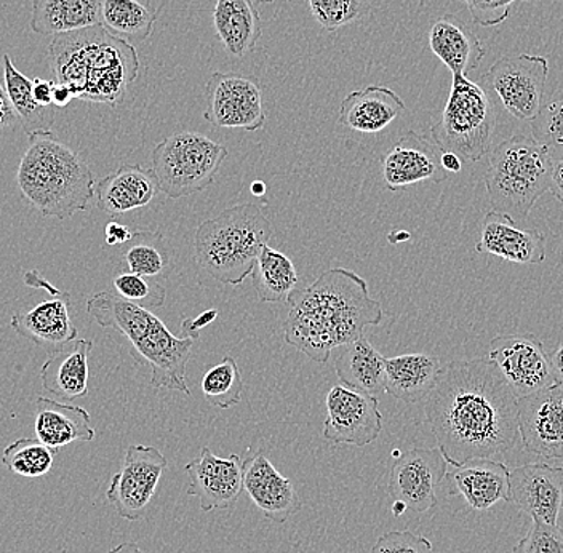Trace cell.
I'll return each instance as SVG.
<instances>
[{
	"instance_id": "obj_1",
	"label": "cell",
	"mask_w": 563,
	"mask_h": 553,
	"mask_svg": "<svg viewBox=\"0 0 563 553\" xmlns=\"http://www.w3.org/2000/svg\"><path fill=\"white\" fill-rule=\"evenodd\" d=\"M519 397L488 358L443 366L426 398V422L449 466L492 460L519 439Z\"/></svg>"
},
{
	"instance_id": "obj_2",
	"label": "cell",
	"mask_w": 563,
	"mask_h": 553,
	"mask_svg": "<svg viewBox=\"0 0 563 553\" xmlns=\"http://www.w3.org/2000/svg\"><path fill=\"white\" fill-rule=\"evenodd\" d=\"M288 302L285 343L319 364H327L334 349L354 343L367 327L383 320L382 305L369 296L367 280L343 267L325 270L302 290L297 288Z\"/></svg>"
},
{
	"instance_id": "obj_3",
	"label": "cell",
	"mask_w": 563,
	"mask_h": 553,
	"mask_svg": "<svg viewBox=\"0 0 563 553\" xmlns=\"http://www.w3.org/2000/svg\"><path fill=\"white\" fill-rule=\"evenodd\" d=\"M55 82L77 100L118 104L139 79L140 59L126 38L100 26L55 35L47 48Z\"/></svg>"
},
{
	"instance_id": "obj_4",
	"label": "cell",
	"mask_w": 563,
	"mask_h": 553,
	"mask_svg": "<svg viewBox=\"0 0 563 553\" xmlns=\"http://www.w3.org/2000/svg\"><path fill=\"white\" fill-rule=\"evenodd\" d=\"M87 312L98 325L118 331L129 341L136 364L151 368L154 389L191 396L186 383V368L191 361L194 338H176L150 309L111 291L90 296Z\"/></svg>"
},
{
	"instance_id": "obj_5",
	"label": "cell",
	"mask_w": 563,
	"mask_h": 553,
	"mask_svg": "<svg viewBox=\"0 0 563 553\" xmlns=\"http://www.w3.org/2000/svg\"><path fill=\"white\" fill-rule=\"evenodd\" d=\"M23 199L42 217L68 220L88 210L95 197V176L68 144L52 132L27 136V150L16 170Z\"/></svg>"
},
{
	"instance_id": "obj_6",
	"label": "cell",
	"mask_w": 563,
	"mask_h": 553,
	"mask_svg": "<svg viewBox=\"0 0 563 553\" xmlns=\"http://www.w3.org/2000/svg\"><path fill=\"white\" fill-rule=\"evenodd\" d=\"M273 234V224L262 208L253 203L228 208L197 229V263L221 284L235 287L252 276L260 253Z\"/></svg>"
},
{
	"instance_id": "obj_7",
	"label": "cell",
	"mask_w": 563,
	"mask_h": 553,
	"mask_svg": "<svg viewBox=\"0 0 563 553\" xmlns=\"http://www.w3.org/2000/svg\"><path fill=\"white\" fill-rule=\"evenodd\" d=\"M554 158L533 136H512L492 151L485 185L493 210L514 221L530 214L538 199L551 190Z\"/></svg>"
},
{
	"instance_id": "obj_8",
	"label": "cell",
	"mask_w": 563,
	"mask_h": 553,
	"mask_svg": "<svg viewBox=\"0 0 563 553\" xmlns=\"http://www.w3.org/2000/svg\"><path fill=\"white\" fill-rule=\"evenodd\" d=\"M496 112L487 91L461 74H452V90L439 122L431 126L432 141L442 153L461 161L478 162L492 146Z\"/></svg>"
},
{
	"instance_id": "obj_9",
	"label": "cell",
	"mask_w": 563,
	"mask_h": 553,
	"mask_svg": "<svg viewBox=\"0 0 563 553\" xmlns=\"http://www.w3.org/2000/svg\"><path fill=\"white\" fill-rule=\"evenodd\" d=\"M228 154L223 144L202 133H174L153 151V170L158 189L170 199L206 190L213 185Z\"/></svg>"
},
{
	"instance_id": "obj_10",
	"label": "cell",
	"mask_w": 563,
	"mask_h": 553,
	"mask_svg": "<svg viewBox=\"0 0 563 553\" xmlns=\"http://www.w3.org/2000/svg\"><path fill=\"white\" fill-rule=\"evenodd\" d=\"M549 62L544 56H503L493 63L482 82L495 91L506 111L519 121H533L543 108Z\"/></svg>"
},
{
	"instance_id": "obj_11",
	"label": "cell",
	"mask_w": 563,
	"mask_h": 553,
	"mask_svg": "<svg viewBox=\"0 0 563 553\" xmlns=\"http://www.w3.org/2000/svg\"><path fill=\"white\" fill-rule=\"evenodd\" d=\"M488 361L508 380L517 397L541 392L559 383L551 354L533 334H501L488 346Z\"/></svg>"
},
{
	"instance_id": "obj_12",
	"label": "cell",
	"mask_w": 563,
	"mask_h": 553,
	"mask_svg": "<svg viewBox=\"0 0 563 553\" xmlns=\"http://www.w3.org/2000/svg\"><path fill=\"white\" fill-rule=\"evenodd\" d=\"M167 457L154 446L130 445L121 472L112 477L106 491L108 502L119 517L129 521L143 520L153 502Z\"/></svg>"
},
{
	"instance_id": "obj_13",
	"label": "cell",
	"mask_w": 563,
	"mask_h": 553,
	"mask_svg": "<svg viewBox=\"0 0 563 553\" xmlns=\"http://www.w3.org/2000/svg\"><path fill=\"white\" fill-rule=\"evenodd\" d=\"M327 418L323 439L334 445L364 449L383 431V414L378 398L346 384H334L325 398Z\"/></svg>"
},
{
	"instance_id": "obj_14",
	"label": "cell",
	"mask_w": 563,
	"mask_h": 553,
	"mask_svg": "<svg viewBox=\"0 0 563 553\" xmlns=\"http://www.w3.org/2000/svg\"><path fill=\"white\" fill-rule=\"evenodd\" d=\"M449 463L439 449H411L394 453L387 493L408 510L424 513L438 504V489L446 478Z\"/></svg>"
},
{
	"instance_id": "obj_15",
	"label": "cell",
	"mask_w": 563,
	"mask_h": 553,
	"mask_svg": "<svg viewBox=\"0 0 563 553\" xmlns=\"http://www.w3.org/2000/svg\"><path fill=\"white\" fill-rule=\"evenodd\" d=\"M203 119L218 129L256 132L266 123L262 88L238 74L213 73L206 84Z\"/></svg>"
},
{
	"instance_id": "obj_16",
	"label": "cell",
	"mask_w": 563,
	"mask_h": 553,
	"mask_svg": "<svg viewBox=\"0 0 563 553\" xmlns=\"http://www.w3.org/2000/svg\"><path fill=\"white\" fill-rule=\"evenodd\" d=\"M24 284L27 287L45 288L51 298L38 302L27 312L15 313L10 320L12 329L35 346L62 349L74 343L77 340V329L70 320V295L53 287L37 270L26 273Z\"/></svg>"
},
{
	"instance_id": "obj_17",
	"label": "cell",
	"mask_w": 563,
	"mask_h": 553,
	"mask_svg": "<svg viewBox=\"0 0 563 553\" xmlns=\"http://www.w3.org/2000/svg\"><path fill=\"white\" fill-rule=\"evenodd\" d=\"M519 433L527 453L563 460V383L519 397Z\"/></svg>"
},
{
	"instance_id": "obj_18",
	"label": "cell",
	"mask_w": 563,
	"mask_h": 553,
	"mask_svg": "<svg viewBox=\"0 0 563 553\" xmlns=\"http://www.w3.org/2000/svg\"><path fill=\"white\" fill-rule=\"evenodd\" d=\"M244 461L239 454L221 457L203 449L199 457L186 464L185 471L191 478L188 495L199 498L202 512L235 506L244 489Z\"/></svg>"
},
{
	"instance_id": "obj_19",
	"label": "cell",
	"mask_w": 563,
	"mask_h": 553,
	"mask_svg": "<svg viewBox=\"0 0 563 553\" xmlns=\"http://www.w3.org/2000/svg\"><path fill=\"white\" fill-rule=\"evenodd\" d=\"M508 502L533 523L558 524L563 509V468L533 463L510 472Z\"/></svg>"
},
{
	"instance_id": "obj_20",
	"label": "cell",
	"mask_w": 563,
	"mask_h": 553,
	"mask_svg": "<svg viewBox=\"0 0 563 553\" xmlns=\"http://www.w3.org/2000/svg\"><path fill=\"white\" fill-rule=\"evenodd\" d=\"M440 157L442 151L434 141L410 130L383 156V181L393 192L420 183L445 181L449 174L443 170Z\"/></svg>"
},
{
	"instance_id": "obj_21",
	"label": "cell",
	"mask_w": 563,
	"mask_h": 553,
	"mask_svg": "<svg viewBox=\"0 0 563 553\" xmlns=\"http://www.w3.org/2000/svg\"><path fill=\"white\" fill-rule=\"evenodd\" d=\"M244 489L263 516L274 523H285L301 509L295 485L277 471L263 450L244 461Z\"/></svg>"
},
{
	"instance_id": "obj_22",
	"label": "cell",
	"mask_w": 563,
	"mask_h": 553,
	"mask_svg": "<svg viewBox=\"0 0 563 553\" xmlns=\"http://www.w3.org/2000/svg\"><path fill=\"white\" fill-rule=\"evenodd\" d=\"M475 252L512 264H541L545 259V235L534 228L520 229L508 214L492 210L482 220Z\"/></svg>"
},
{
	"instance_id": "obj_23",
	"label": "cell",
	"mask_w": 563,
	"mask_h": 553,
	"mask_svg": "<svg viewBox=\"0 0 563 553\" xmlns=\"http://www.w3.org/2000/svg\"><path fill=\"white\" fill-rule=\"evenodd\" d=\"M153 168L123 164L114 174L104 176L95 186L97 206L111 218L123 217L130 211L150 206L158 192Z\"/></svg>"
},
{
	"instance_id": "obj_24",
	"label": "cell",
	"mask_w": 563,
	"mask_h": 553,
	"mask_svg": "<svg viewBox=\"0 0 563 553\" xmlns=\"http://www.w3.org/2000/svg\"><path fill=\"white\" fill-rule=\"evenodd\" d=\"M405 109L402 98L393 88L368 86L341 101L338 122L351 132L375 135L404 114Z\"/></svg>"
},
{
	"instance_id": "obj_25",
	"label": "cell",
	"mask_w": 563,
	"mask_h": 553,
	"mask_svg": "<svg viewBox=\"0 0 563 553\" xmlns=\"http://www.w3.org/2000/svg\"><path fill=\"white\" fill-rule=\"evenodd\" d=\"M510 471L503 463L474 460L446 472V478L474 510H488L508 501Z\"/></svg>"
},
{
	"instance_id": "obj_26",
	"label": "cell",
	"mask_w": 563,
	"mask_h": 553,
	"mask_svg": "<svg viewBox=\"0 0 563 553\" xmlns=\"http://www.w3.org/2000/svg\"><path fill=\"white\" fill-rule=\"evenodd\" d=\"M429 47L452 74L470 76L487 55L477 35L456 16L439 18L429 31Z\"/></svg>"
},
{
	"instance_id": "obj_27",
	"label": "cell",
	"mask_w": 563,
	"mask_h": 553,
	"mask_svg": "<svg viewBox=\"0 0 563 553\" xmlns=\"http://www.w3.org/2000/svg\"><path fill=\"white\" fill-rule=\"evenodd\" d=\"M34 431L42 443L55 451L69 443L91 442L95 439L87 410L45 397L35 401Z\"/></svg>"
},
{
	"instance_id": "obj_28",
	"label": "cell",
	"mask_w": 563,
	"mask_h": 553,
	"mask_svg": "<svg viewBox=\"0 0 563 553\" xmlns=\"http://www.w3.org/2000/svg\"><path fill=\"white\" fill-rule=\"evenodd\" d=\"M91 351L93 341L90 340H76L68 346L56 349L41 369L44 389L65 401L86 397Z\"/></svg>"
},
{
	"instance_id": "obj_29",
	"label": "cell",
	"mask_w": 563,
	"mask_h": 553,
	"mask_svg": "<svg viewBox=\"0 0 563 553\" xmlns=\"http://www.w3.org/2000/svg\"><path fill=\"white\" fill-rule=\"evenodd\" d=\"M213 27L229 55H249L262 41L263 21L252 0H217Z\"/></svg>"
},
{
	"instance_id": "obj_30",
	"label": "cell",
	"mask_w": 563,
	"mask_h": 553,
	"mask_svg": "<svg viewBox=\"0 0 563 553\" xmlns=\"http://www.w3.org/2000/svg\"><path fill=\"white\" fill-rule=\"evenodd\" d=\"M104 0H34L31 30L41 35H62L100 26Z\"/></svg>"
},
{
	"instance_id": "obj_31",
	"label": "cell",
	"mask_w": 563,
	"mask_h": 553,
	"mask_svg": "<svg viewBox=\"0 0 563 553\" xmlns=\"http://www.w3.org/2000/svg\"><path fill=\"white\" fill-rule=\"evenodd\" d=\"M386 394L405 403H418L438 384L442 366L431 354H404L386 358Z\"/></svg>"
},
{
	"instance_id": "obj_32",
	"label": "cell",
	"mask_w": 563,
	"mask_h": 553,
	"mask_svg": "<svg viewBox=\"0 0 563 553\" xmlns=\"http://www.w3.org/2000/svg\"><path fill=\"white\" fill-rule=\"evenodd\" d=\"M386 358L373 347L367 336L341 347L334 372L341 383L369 396L386 392Z\"/></svg>"
},
{
	"instance_id": "obj_33",
	"label": "cell",
	"mask_w": 563,
	"mask_h": 553,
	"mask_svg": "<svg viewBox=\"0 0 563 553\" xmlns=\"http://www.w3.org/2000/svg\"><path fill=\"white\" fill-rule=\"evenodd\" d=\"M253 287L263 302H288L297 290L299 276L294 261L287 255L264 245L252 273Z\"/></svg>"
},
{
	"instance_id": "obj_34",
	"label": "cell",
	"mask_w": 563,
	"mask_h": 553,
	"mask_svg": "<svg viewBox=\"0 0 563 553\" xmlns=\"http://www.w3.org/2000/svg\"><path fill=\"white\" fill-rule=\"evenodd\" d=\"M2 59L3 69H5L7 93H9L10 103L15 109L18 121H20L26 135L51 132L53 122H55V111H53V108H45V106L35 101L33 80L27 79L23 73L16 69L12 58L7 53Z\"/></svg>"
},
{
	"instance_id": "obj_35",
	"label": "cell",
	"mask_w": 563,
	"mask_h": 553,
	"mask_svg": "<svg viewBox=\"0 0 563 553\" xmlns=\"http://www.w3.org/2000/svg\"><path fill=\"white\" fill-rule=\"evenodd\" d=\"M123 264L129 273L143 277L167 276L172 270L170 252L161 232L139 229L123 245Z\"/></svg>"
},
{
	"instance_id": "obj_36",
	"label": "cell",
	"mask_w": 563,
	"mask_h": 553,
	"mask_svg": "<svg viewBox=\"0 0 563 553\" xmlns=\"http://www.w3.org/2000/svg\"><path fill=\"white\" fill-rule=\"evenodd\" d=\"M157 21V10L140 0H104L103 26L122 38L143 42L151 37Z\"/></svg>"
},
{
	"instance_id": "obj_37",
	"label": "cell",
	"mask_w": 563,
	"mask_h": 553,
	"mask_svg": "<svg viewBox=\"0 0 563 553\" xmlns=\"http://www.w3.org/2000/svg\"><path fill=\"white\" fill-rule=\"evenodd\" d=\"M202 396L213 407L221 410L238 407L244 394V379L238 362L224 357L220 364L211 366L200 380Z\"/></svg>"
},
{
	"instance_id": "obj_38",
	"label": "cell",
	"mask_w": 563,
	"mask_h": 553,
	"mask_svg": "<svg viewBox=\"0 0 563 553\" xmlns=\"http://www.w3.org/2000/svg\"><path fill=\"white\" fill-rule=\"evenodd\" d=\"M55 453L38 439H20L3 450L2 464L18 477H44L52 471Z\"/></svg>"
},
{
	"instance_id": "obj_39",
	"label": "cell",
	"mask_w": 563,
	"mask_h": 553,
	"mask_svg": "<svg viewBox=\"0 0 563 553\" xmlns=\"http://www.w3.org/2000/svg\"><path fill=\"white\" fill-rule=\"evenodd\" d=\"M308 3L312 18L330 34L354 24L368 10V0H308Z\"/></svg>"
},
{
	"instance_id": "obj_40",
	"label": "cell",
	"mask_w": 563,
	"mask_h": 553,
	"mask_svg": "<svg viewBox=\"0 0 563 553\" xmlns=\"http://www.w3.org/2000/svg\"><path fill=\"white\" fill-rule=\"evenodd\" d=\"M531 133L554 161L563 157V93L543 104L540 114L531 121Z\"/></svg>"
},
{
	"instance_id": "obj_41",
	"label": "cell",
	"mask_w": 563,
	"mask_h": 553,
	"mask_svg": "<svg viewBox=\"0 0 563 553\" xmlns=\"http://www.w3.org/2000/svg\"><path fill=\"white\" fill-rule=\"evenodd\" d=\"M115 294L126 301L135 302L144 309L162 308L165 302V290L162 285L150 277L139 276V274L123 273L114 277Z\"/></svg>"
},
{
	"instance_id": "obj_42",
	"label": "cell",
	"mask_w": 563,
	"mask_h": 553,
	"mask_svg": "<svg viewBox=\"0 0 563 553\" xmlns=\"http://www.w3.org/2000/svg\"><path fill=\"white\" fill-rule=\"evenodd\" d=\"M512 553H563V530L558 524L533 523Z\"/></svg>"
},
{
	"instance_id": "obj_43",
	"label": "cell",
	"mask_w": 563,
	"mask_h": 553,
	"mask_svg": "<svg viewBox=\"0 0 563 553\" xmlns=\"http://www.w3.org/2000/svg\"><path fill=\"white\" fill-rule=\"evenodd\" d=\"M426 0H420L424 5ZM470 10L471 18L477 26L495 27L505 23L510 15V10L516 3L531 2V0H460Z\"/></svg>"
},
{
	"instance_id": "obj_44",
	"label": "cell",
	"mask_w": 563,
	"mask_h": 553,
	"mask_svg": "<svg viewBox=\"0 0 563 553\" xmlns=\"http://www.w3.org/2000/svg\"><path fill=\"white\" fill-rule=\"evenodd\" d=\"M369 553H434L431 541L411 531H390L383 534Z\"/></svg>"
},
{
	"instance_id": "obj_45",
	"label": "cell",
	"mask_w": 563,
	"mask_h": 553,
	"mask_svg": "<svg viewBox=\"0 0 563 553\" xmlns=\"http://www.w3.org/2000/svg\"><path fill=\"white\" fill-rule=\"evenodd\" d=\"M20 123L15 109L10 103L9 93L5 86V69L0 65V132L3 130H12Z\"/></svg>"
},
{
	"instance_id": "obj_46",
	"label": "cell",
	"mask_w": 563,
	"mask_h": 553,
	"mask_svg": "<svg viewBox=\"0 0 563 553\" xmlns=\"http://www.w3.org/2000/svg\"><path fill=\"white\" fill-rule=\"evenodd\" d=\"M217 309H209V311L200 313V316L197 317V319L183 320V336L194 338V340L196 341L199 340L200 330L206 329V327H209L211 322H214V320H217Z\"/></svg>"
},
{
	"instance_id": "obj_47",
	"label": "cell",
	"mask_w": 563,
	"mask_h": 553,
	"mask_svg": "<svg viewBox=\"0 0 563 553\" xmlns=\"http://www.w3.org/2000/svg\"><path fill=\"white\" fill-rule=\"evenodd\" d=\"M53 88H55V80H45L41 77H35L33 80V93L35 101L45 108H55L53 106Z\"/></svg>"
},
{
	"instance_id": "obj_48",
	"label": "cell",
	"mask_w": 563,
	"mask_h": 553,
	"mask_svg": "<svg viewBox=\"0 0 563 553\" xmlns=\"http://www.w3.org/2000/svg\"><path fill=\"white\" fill-rule=\"evenodd\" d=\"M104 235L108 245H125L132 239L133 232L126 225L111 221V223L106 224Z\"/></svg>"
},
{
	"instance_id": "obj_49",
	"label": "cell",
	"mask_w": 563,
	"mask_h": 553,
	"mask_svg": "<svg viewBox=\"0 0 563 553\" xmlns=\"http://www.w3.org/2000/svg\"><path fill=\"white\" fill-rule=\"evenodd\" d=\"M551 193L563 203V157L554 161L552 168Z\"/></svg>"
},
{
	"instance_id": "obj_50",
	"label": "cell",
	"mask_w": 563,
	"mask_h": 553,
	"mask_svg": "<svg viewBox=\"0 0 563 553\" xmlns=\"http://www.w3.org/2000/svg\"><path fill=\"white\" fill-rule=\"evenodd\" d=\"M74 98L76 97L70 88L55 82V88H53V106L55 108H66Z\"/></svg>"
},
{
	"instance_id": "obj_51",
	"label": "cell",
	"mask_w": 563,
	"mask_h": 553,
	"mask_svg": "<svg viewBox=\"0 0 563 553\" xmlns=\"http://www.w3.org/2000/svg\"><path fill=\"white\" fill-rule=\"evenodd\" d=\"M440 164H442L443 170L449 175L460 174V172L463 170V161H461V157L456 156L455 153H442Z\"/></svg>"
},
{
	"instance_id": "obj_52",
	"label": "cell",
	"mask_w": 563,
	"mask_h": 553,
	"mask_svg": "<svg viewBox=\"0 0 563 553\" xmlns=\"http://www.w3.org/2000/svg\"><path fill=\"white\" fill-rule=\"evenodd\" d=\"M551 358L552 365H554L555 375H558L559 380H562L563 383V343L552 352Z\"/></svg>"
},
{
	"instance_id": "obj_53",
	"label": "cell",
	"mask_w": 563,
	"mask_h": 553,
	"mask_svg": "<svg viewBox=\"0 0 563 553\" xmlns=\"http://www.w3.org/2000/svg\"><path fill=\"white\" fill-rule=\"evenodd\" d=\"M108 553H144L139 548V544L136 542H123V544L118 545V548L112 549V551H109Z\"/></svg>"
},
{
	"instance_id": "obj_54",
	"label": "cell",
	"mask_w": 563,
	"mask_h": 553,
	"mask_svg": "<svg viewBox=\"0 0 563 553\" xmlns=\"http://www.w3.org/2000/svg\"><path fill=\"white\" fill-rule=\"evenodd\" d=\"M266 183L263 181H255L252 183V186H250V192L253 193V196L256 197H263L264 193H266Z\"/></svg>"
},
{
	"instance_id": "obj_55",
	"label": "cell",
	"mask_w": 563,
	"mask_h": 553,
	"mask_svg": "<svg viewBox=\"0 0 563 553\" xmlns=\"http://www.w3.org/2000/svg\"><path fill=\"white\" fill-rule=\"evenodd\" d=\"M407 506H405V504L402 501H394V506H393V512H394V516L396 517H400V516H404L405 512H407Z\"/></svg>"
},
{
	"instance_id": "obj_56",
	"label": "cell",
	"mask_w": 563,
	"mask_h": 553,
	"mask_svg": "<svg viewBox=\"0 0 563 553\" xmlns=\"http://www.w3.org/2000/svg\"><path fill=\"white\" fill-rule=\"evenodd\" d=\"M389 237H397L394 239L393 243L405 242L408 241V239H410V234H408V232H399V234H390Z\"/></svg>"
},
{
	"instance_id": "obj_57",
	"label": "cell",
	"mask_w": 563,
	"mask_h": 553,
	"mask_svg": "<svg viewBox=\"0 0 563 553\" xmlns=\"http://www.w3.org/2000/svg\"><path fill=\"white\" fill-rule=\"evenodd\" d=\"M258 2L273 3V2H276V0H258Z\"/></svg>"
}]
</instances>
